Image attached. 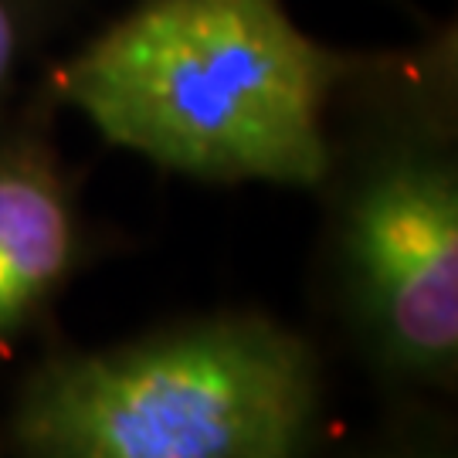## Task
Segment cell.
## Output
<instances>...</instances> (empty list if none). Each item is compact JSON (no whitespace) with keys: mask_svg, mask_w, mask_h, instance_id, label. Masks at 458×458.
I'll return each instance as SVG.
<instances>
[{"mask_svg":"<svg viewBox=\"0 0 458 458\" xmlns=\"http://www.w3.org/2000/svg\"><path fill=\"white\" fill-rule=\"evenodd\" d=\"M79 0H0V123L11 119L41 72V55Z\"/></svg>","mask_w":458,"mask_h":458,"instance_id":"5b68a950","label":"cell"},{"mask_svg":"<svg viewBox=\"0 0 458 458\" xmlns=\"http://www.w3.org/2000/svg\"><path fill=\"white\" fill-rule=\"evenodd\" d=\"M51 113L55 102L34 82L0 123V357L48 316L89 251Z\"/></svg>","mask_w":458,"mask_h":458,"instance_id":"277c9868","label":"cell"},{"mask_svg":"<svg viewBox=\"0 0 458 458\" xmlns=\"http://www.w3.org/2000/svg\"><path fill=\"white\" fill-rule=\"evenodd\" d=\"M327 272L367 357L397 380L458 370V38L360 51L329 115Z\"/></svg>","mask_w":458,"mask_h":458,"instance_id":"7a4b0ae2","label":"cell"},{"mask_svg":"<svg viewBox=\"0 0 458 458\" xmlns=\"http://www.w3.org/2000/svg\"><path fill=\"white\" fill-rule=\"evenodd\" d=\"M391 458H452L445 452H408V455H391Z\"/></svg>","mask_w":458,"mask_h":458,"instance_id":"8992f818","label":"cell"},{"mask_svg":"<svg viewBox=\"0 0 458 458\" xmlns=\"http://www.w3.org/2000/svg\"><path fill=\"white\" fill-rule=\"evenodd\" d=\"M357 55L316 41L282 0H136L34 82L166 174L319 191Z\"/></svg>","mask_w":458,"mask_h":458,"instance_id":"6da1fadb","label":"cell"},{"mask_svg":"<svg viewBox=\"0 0 458 458\" xmlns=\"http://www.w3.org/2000/svg\"><path fill=\"white\" fill-rule=\"evenodd\" d=\"M316 346L259 310H217L51 353L11 404L21 458H310Z\"/></svg>","mask_w":458,"mask_h":458,"instance_id":"3957f363","label":"cell"}]
</instances>
